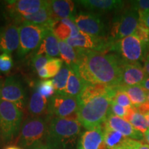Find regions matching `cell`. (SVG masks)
Instances as JSON below:
<instances>
[{
  "label": "cell",
  "mask_w": 149,
  "mask_h": 149,
  "mask_svg": "<svg viewBox=\"0 0 149 149\" xmlns=\"http://www.w3.org/2000/svg\"><path fill=\"white\" fill-rule=\"evenodd\" d=\"M77 50L78 60L72 69L86 83L114 88L120 86L124 63L116 54L109 51Z\"/></svg>",
  "instance_id": "1"
},
{
  "label": "cell",
  "mask_w": 149,
  "mask_h": 149,
  "mask_svg": "<svg viewBox=\"0 0 149 149\" xmlns=\"http://www.w3.org/2000/svg\"><path fill=\"white\" fill-rule=\"evenodd\" d=\"M116 88L102 84H87L77 96V120L87 130L103 126L111 114Z\"/></svg>",
  "instance_id": "2"
},
{
  "label": "cell",
  "mask_w": 149,
  "mask_h": 149,
  "mask_svg": "<svg viewBox=\"0 0 149 149\" xmlns=\"http://www.w3.org/2000/svg\"><path fill=\"white\" fill-rule=\"evenodd\" d=\"M81 129L77 119L49 117L44 144L48 149H76Z\"/></svg>",
  "instance_id": "3"
},
{
  "label": "cell",
  "mask_w": 149,
  "mask_h": 149,
  "mask_svg": "<svg viewBox=\"0 0 149 149\" xmlns=\"http://www.w3.org/2000/svg\"><path fill=\"white\" fill-rule=\"evenodd\" d=\"M49 116L29 117L22 124L17 138V144L22 149H32L44 144L47 134Z\"/></svg>",
  "instance_id": "4"
},
{
  "label": "cell",
  "mask_w": 149,
  "mask_h": 149,
  "mask_svg": "<svg viewBox=\"0 0 149 149\" xmlns=\"http://www.w3.org/2000/svg\"><path fill=\"white\" fill-rule=\"evenodd\" d=\"M149 50L135 35L111 42L109 52L116 54L124 64H140Z\"/></svg>",
  "instance_id": "5"
},
{
  "label": "cell",
  "mask_w": 149,
  "mask_h": 149,
  "mask_svg": "<svg viewBox=\"0 0 149 149\" xmlns=\"http://www.w3.org/2000/svg\"><path fill=\"white\" fill-rule=\"evenodd\" d=\"M23 112L11 102L0 100V131L5 142L12 140L21 129Z\"/></svg>",
  "instance_id": "6"
},
{
  "label": "cell",
  "mask_w": 149,
  "mask_h": 149,
  "mask_svg": "<svg viewBox=\"0 0 149 149\" xmlns=\"http://www.w3.org/2000/svg\"><path fill=\"white\" fill-rule=\"evenodd\" d=\"M48 29L50 28L29 22L19 24V44L17 49L19 58L37 50Z\"/></svg>",
  "instance_id": "7"
},
{
  "label": "cell",
  "mask_w": 149,
  "mask_h": 149,
  "mask_svg": "<svg viewBox=\"0 0 149 149\" xmlns=\"http://www.w3.org/2000/svg\"><path fill=\"white\" fill-rule=\"evenodd\" d=\"M139 23V13L133 8H129L117 16L112 24L109 36L110 42H114L124 37L133 35Z\"/></svg>",
  "instance_id": "8"
},
{
  "label": "cell",
  "mask_w": 149,
  "mask_h": 149,
  "mask_svg": "<svg viewBox=\"0 0 149 149\" xmlns=\"http://www.w3.org/2000/svg\"><path fill=\"white\" fill-rule=\"evenodd\" d=\"M77 97L56 94L49 100L48 116L77 119Z\"/></svg>",
  "instance_id": "9"
},
{
  "label": "cell",
  "mask_w": 149,
  "mask_h": 149,
  "mask_svg": "<svg viewBox=\"0 0 149 149\" xmlns=\"http://www.w3.org/2000/svg\"><path fill=\"white\" fill-rule=\"evenodd\" d=\"M74 22L81 32L95 37H106L107 28L100 15L79 12L74 15Z\"/></svg>",
  "instance_id": "10"
},
{
  "label": "cell",
  "mask_w": 149,
  "mask_h": 149,
  "mask_svg": "<svg viewBox=\"0 0 149 149\" xmlns=\"http://www.w3.org/2000/svg\"><path fill=\"white\" fill-rule=\"evenodd\" d=\"M66 43L72 48L80 50L96 51H109L111 43L107 37H99L79 31L77 36L70 37Z\"/></svg>",
  "instance_id": "11"
},
{
  "label": "cell",
  "mask_w": 149,
  "mask_h": 149,
  "mask_svg": "<svg viewBox=\"0 0 149 149\" xmlns=\"http://www.w3.org/2000/svg\"><path fill=\"white\" fill-rule=\"evenodd\" d=\"M1 100L11 102L22 111H24L25 107V91L19 79L11 76L3 81Z\"/></svg>",
  "instance_id": "12"
},
{
  "label": "cell",
  "mask_w": 149,
  "mask_h": 149,
  "mask_svg": "<svg viewBox=\"0 0 149 149\" xmlns=\"http://www.w3.org/2000/svg\"><path fill=\"white\" fill-rule=\"evenodd\" d=\"M48 1L44 0H17L6 1L7 13L8 16L16 21L18 18L31 15L37 13L47 4Z\"/></svg>",
  "instance_id": "13"
},
{
  "label": "cell",
  "mask_w": 149,
  "mask_h": 149,
  "mask_svg": "<svg viewBox=\"0 0 149 149\" xmlns=\"http://www.w3.org/2000/svg\"><path fill=\"white\" fill-rule=\"evenodd\" d=\"M19 24L13 22L0 29V52L10 54L18 49Z\"/></svg>",
  "instance_id": "14"
},
{
  "label": "cell",
  "mask_w": 149,
  "mask_h": 149,
  "mask_svg": "<svg viewBox=\"0 0 149 149\" xmlns=\"http://www.w3.org/2000/svg\"><path fill=\"white\" fill-rule=\"evenodd\" d=\"M103 128L104 141L108 149H139L142 146L141 141L129 138L104 126Z\"/></svg>",
  "instance_id": "15"
},
{
  "label": "cell",
  "mask_w": 149,
  "mask_h": 149,
  "mask_svg": "<svg viewBox=\"0 0 149 149\" xmlns=\"http://www.w3.org/2000/svg\"><path fill=\"white\" fill-rule=\"evenodd\" d=\"M103 126L106 128L119 132L129 138L141 142L144 141V134L134 128L128 121L114 115L110 114Z\"/></svg>",
  "instance_id": "16"
},
{
  "label": "cell",
  "mask_w": 149,
  "mask_h": 149,
  "mask_svg": "<svg viewBox=\"0 0 149 149\" xmlns=\"http://www.w3.org/2000/svg\"><path fill=\"white\" fill-rule=\"evenodd\" d=\"M76 149H108L104 141L103 126L82 132Z\"/></svg>",
  "instance_id": "17"
},
{
  "label": "cell",
  "mask_w": 149,
  "mask_h": 149,
  "mask_svg": "<svg viewBox=\"0 0 149 149\" xmlns=\"http://www.w3.org/2000/svg\"><path fill=\"white\" fill-rule=\"evenodd\" d=\"M148 76L141 64H124L118 87L139 86Z\"/></svg>",
  "instance_id": "18"
},
{
  "label": "cell",
  "mask_w": 149,
  "mask_h": 149,
  "mask_svg": "<svg viewBox=\"0 0 149 149\" xmlns=\"http://www.w3.org/2000/svg\"><path fill=\"white\" fill-rule=\"evenodd\" d=\"M76 2L87 10L99 12L119 10L124 6V1L120 0H81Z\"/></svg>",
  "instance_id": "19"
},
{
  "label": "cell",
  "mask_w": 149,
  "mask_h": 149,
  "mask_svg": "<svg viewBox=\"0 0 149 149\" xmlns=\"http://www.w3.org/2000/svg\"><path fill=\"white\" fill-rule=\"evenodd\" d=\"M35 55H44L48 58H53L59 55L58 39L51 29L46 31L40 46L35 51Z\"/></svg>",
  "instance_id": "20"
},
{
  "label": "cell",
  "mask_w": 149,
  "mask_h": 149,
  "mask_svg": "<svg viewBox=\"0 0 149 149\" xmlns=\"http://www.w3.org/2000/svg\"><path fill=\"white\" fill-rule=\"evenodd\" d=\"M52 18L53 20H61L73 17L74 1L70 0H52L49 1Z\"/></svg>",
  "instance_id": "21"
},
{
  "label": "cell",
  "mask_w": 149,
  "mask_h": 149,
  "mask_svg": "<svg viewBox=\"0 0 149 149\" xmlns=\"http://www.w3.org/2000/svg\"><path fill=\"white\" fill-rule=\"evenodd\" d=\"M53 21L49 6V1H48L47 4L37 13L31 15L21 17L15 21V22L18 24H21L22 22H29L37 25L48 27L51 29V25Z\"/></svg>",
  "instance_id": "22"
},
{
  "label": "cell",
  "mask_w": 149,
  "mask_h": 149,
  "mask_svg": "<svg viewBox=\"0 0 149 149\" xmlns=\"http://www.w3.org/2000/svg\"><path fill=\"white\" fill-rule=\"evenodd\" d=\"M49 100L43 97L38 91H34L30 97L28 110L31 117H42L47 114Z\"/></svg>",
  "instance_id": "23"
},
{
  "label": "cell",
  "mask_w": 149,
  "mask_h": 149,
  "mask_svg": "<svg viewBox=\"0 0 149 149\" xmlns=\"http://www.w3.org/2000/svg\"><path fill=\"white\" fill-rule=\"evenodd\" d=\"M88 84L77 74V72L73 69L70 68L69 77L66 89H65L64 94L65 95H69L72 97H77L81 93L84 88Z\"/></svg>",
  "instance_id": "24"
},
{
  "label": "cell",
  "mask_w": 149,
  "mask_h": 149,
  "mask_svg": "<svg viewBox=\"0 0 149 149\" xmlns=\"http://www.w3.org/2000/svg\"><path fill=\"white\" fill-rule=\"evenodd\" d=\"M120 88L126 93L129 97L130 102L134 108H138L147 102V91L139 86H132L126 87H116Z\"/></svg>",
  "instance_id": "25"
},
{
  "label": "cell",
  "mask_w": 149,
  "mask_h": 149,
  "mask_svg": "<svg viewBox=\"0 0 149 149\" xmlns=\"http://www.w3.org/2000/svg\"><path fill=\"white\" fill-rule=\"evenodd\" d=\"M59 48L61 60L64 61L66 66L71 68H73L77 64L78 60L77 50L70 46L66 42L62 41H59Z\"/></svg>",
  "instance_id": "26"
},
{
  "label": "cell",
  "mask_w": 149,
  "mask_h": 149,
  "mask_svg": "<svg viewBox=\"0 0 149 149\" xmlns=\"http://www.w3.org/2000/svg\"><path fill=\"white\" fill-rule=\"evenodd\" d=\"M124 120L128 121L134 128L143 134L148 129L144 114L135 108L130 109L129 113Z\"/></svg>",
  "instance_id": "27"
},
{
  "label": "cell",
  "mask_w": 149,
  "mask_h": 149,
  "mask_svg": "<svg viewBox=\"0 0 149 149\" xmlns=\"http://www.w3.org/2000/svg\"><path fill=\"white\" fill-rule=\"evenodd\" d=\"M70 69V67L66 66V65L62 66V68H61L58 73L56 74L53 77V79H52L55 88L56 94H64L68 77H69Z\"/></svg>",
  "instance_id": "28"
},
{
  "label": "cell",
  "mask_w": 149,
  "mask_h": 149,
  "mask_svg": "<svg viewBox=\"0 0 149 149\" xmlns=\"http://www.w3.org/2000/svg\"><path fill=\"white\" fill-rule=\"evenodd\" d=\"M51 30L58 40L65 42L71 36V30L61 20H54L51 25Z\"/></svg>",
  "instance_id": "29"
},
{
  "label": "cell",
  "mask_w": 149,
  "mask_h": 149,
  "mask_svg": "<svg viewBox=\"0 0 149 149\" xmlns=\"http://www.w3.org/2000/svg\"><path fill=\"white\" fill-rule=\"evenodd\" d=\"M37 91L43 97L47 99L53 97L56 93L53 80L47 79L42 80L37 84Z\"/></svg>",
  "instance_id": "30"
},
{
  "label": "cell",
  "mask_w": 149,
  "mask_h": 149,
  "mask_svg": "<svg viewBox=\"0 0 149 149\" xmlns=\"http://www.w3.org/2000/svg\"><path fill=\"white\" fill-rule=\"evenodd\" d=\"M113 102L126 109L134 108L126 93L120 88H116V93L113 99Z\"/></svg>",
  "instance_id": "31"
},
{
  "label": "cell",
  "mask_w": 149,
  "mask_h": 149,
  "mask_svg": "<svg viewBox=\"0 0 149 149\" xmlns=\"http://www.w3.org/2000/svg\"><path fill=\"white\" fill-rule=\"evenodd\" d=\"M63 61L59 58H51L48 61L47 64L45 66L46 69L47 70L49 77H55L58 73L59 70L62 68Z\"/></svg>",
  "instance_id": "32"
},
{
  "label": "cell",
  "mask_w": 149,
  "mask_h": 149,
  "mask_svg": "<svg viewBox=\"0 0 149 149\" xmlns=\"http://www.w3.org/2000/svg\"><path fill=\"white\" fill-rule=\"evenodd\" d=\"M134 35H135L138 38L147 46L149 50V29L147 28L144 24L139 22Z\"/></svg>",
  "instance_id": "33"
},
{
  "label": "cell",
  "mask_w": 149,
  "mask_h": 149,
  "mask_svg": "<svg viewBox=\"0 0 149 149\" xmlns=\"http://www.w3.org/2000/svg\"><path fill=\"white\" fill-rule=\"evenodd\" d=\"M13 65V61L10 54L3 53L0 55V71L7 73L11 70Z\"/></svg>",
  "instance_id": "34"
},
{
  "label": "cell",
  "mask_w": 149,
  "mask_h": 149,
  "mask_svg": "<svg viewBox=\"0 0 149 149\" xmlns=\"http://www.w3.org/2000/svg\"><path fill=\"white\" fill-rule=\"evenodd\" d=\"M130 109H126L118 104L112 102L111 107V114L114 115L115 116H117L121 118L125 119L127 116L128 113H129Z\"/></svg>",
  "instance_id": "35"
},
{
  "label": "cell",
  "mask_w": 149,
  "mask_h": 149,
  "mask_svg": "<svg viewBox=\"0 0 149 149\" xmlns=\"http://www.w3.org/2000/svg\"><path fill=\"white\" fill-rule=\"evenodd\" d=\"M50 58L44 55H35L32 59V66L33 68L38 72L39 70L45 67Z\"/></svg>",
  "instance_id": "36"
},
{
  "label": "cell",
  "mask_w": 149,
  "mask_h": 149,
  "mask_svg": "<svg viewBox=\"0 0 149 149\" xmlns=\"http://www.w3.org/2000/svg\"><path fill=\"white\" fill-rule=\"evenodd\" d=\"M130 4L131 8L137 12H144L149 10V0H135L130 1Z\"/></svg>",
  "instance_id": "37"
},
{
  "label": "cell",
  "mask_w": 149,
  "mask_h": 149,
  "mask_svg": "<svg viewBox=\"0 0 149 149\" xmlns=\"http://www.w3.org/2000/svg\"><path fill=\"white\" fill-rule=\"evenodd\" d=\"M61 20L63 23L68 26L70 28V29L71 30V36H70V37H74L77 36L80 31L79 30V29H78V27L77 26V25H76V24L74 23V17L71 18L63 19H61Z\"/></svg>",
  "instance_id": "38"
},
{
  "label": "cell",
  "mask_w": 149,
  "mask_h": 149,
  "mask_svg": "<svg viewBox=\"0 0 149 149\" xmlns=\"http://www.w3.org/2000/svg\"><path fill=\"white\" fill-rule=\"evenodd\" d=\"M139 16V22L143 23L149 29V10L144 12H138Z\"/></svg>",
  "instance_id": "39"
},
{
  "label": "cell",
  "mask_w": 149,
  "mask_h": 149,
  "mask_svg": "<svg viewBox=\"0 0 149 149\" xmlns=\"http://www.w3.org/2000/svg\"><path fill=\"white\" fill-rule=\"evenodd\" d=\"M37 74H38V75L40 76V77L42 78V79H46L47 78H49V75H48V71L46 69L45 67H44V68H42V69L39 70V71L37 72Z\"/></svg>",
  "instance_id": "40"
},
{
  "label": "cell",
  "mask_w": 149,
  "mask_h": 149,
  "mask_svg": "<svg viewBox=\"0 0 149 149\" xmlns=\"http://www.w3.org/2000/svg\"><path fill=\"white\" fill-rule=\"evenodd\" d=\"M139 86L142 88H144V90L149 91V76L145 78L144 81H143Z\"/></svg>",
  "instance_id": "41"
},
{
  "label": "cell",
  "mask_w": 149,
  "mask_h": 149,
  "mask_svg": "<svg viewBox=\"0 0 149 149\" xmlns=\"http://www.w3.org/2000/svg\"><path fill=\"white\" fill-rule=\"evenodd\" d=\"M144 68L147 74L149 76V54L146 57V60H145L144 64Z\"/></svg>",
  "instance_id": "42"
},
{
  "label": "cell",
  "mask_w": 149,
  "mask_h": 149,
  "mask_svg": "<svg viewBox=\"0 0 149 149\" xmlns=\"http://www.w3.org/2000/svg\"><path fill=\"white\" fill-rule=\"evenodd\" d=\"M144 141L149 144V128L144 133Z\"/></svg>",
  "instance_id": "43"
},
{
  "label": "cell",
  "mask_w": 149,
  "mask_h": 149,
  "mask_svg": "<svg viewBox=\"0 0 149 149\" xmlns=\"http://www.w3.org/2000/svg\"><path fill=\"white\" fill-rule=\"evenodd\" d=\"M32 149H48V148L45 144H42L38 145V146H36L35 147H34V148H33Z\"/></svg>",
  "instance_id": "44"
},
{
  "label": "cell",
  "mask_w": 149,
  "mask_h": 149,
  "mask_svg": "<svg viewBox=\"0 0 149 149\" xmlns=\"http://www.w3.org/2000/svg\"><path fill=\"white\" fill-rule=\"evenodd\" d=\"M143 114H144L145 118H146V123H147V126H148V127L149 128V111L145 112V113H143Z\"/></svg>",
  "instance_id": "45"
},
{
  "label": "cell",
  "mask_w": 149,
  "mask_h": 149,
  "mask_svg": "<svg viewBox=\"0 0 149 149\" xmlns=\"http://www.w3.org/2000/svg\"><path fill=\"white\" fill-rule=\"evenodd\" d=\"M4 149H22L20 147H18V146H7Z\"/></svg>",
  "instance_id": "46"
},
{
  "label": "cell",
  "mask_w": 149,
  "mask_h": 149,
  "mask_svg": "<svg viewBox=\"0 0 149 149\" xmlns=\"http://www.w3.org/2000/svg\"><path fill=\"white\" fill-rule=\"evenodd\" d=\"M139 149H149V144H143Z\"/></svg>",
  "instance_id": "47"
},
{
  "label": "cell",
  "mask_w": 149,
  "mask_h": 149,
  "mask_svg": "<svg viewBox=\"0 0 149 149\" xmlns=\"http://www.w3.org/2000/svg\"><path fill=\"white\" fill-rule=\"evenodd\" d=\"M3 81L0 79V100H1V88H2V85H3Z\"/></svg>",
  "instance_id": "48"
},
{
  "label": "cell",
  "mask_w": 149,
  "mask_h": 149,
  "mask_svg": "<svg viewBox=\"0 0 149 149\" xmlns=\"http://www.w3.org/2000/svg\"><path fill=\"white\" fill-rule=\"evenodd\" d=\"M146 96H147V105H148V107L149 108V91H147Z\"/></svg>",
  "instance_id": "49"
},
{
  "label": "cell",
  "mask_w": 149,
  "mask_h": 149,
  "mask_svg": "<svg viewBox=\"0 0 149 149\" xmlns=\"http://www.w3.org/2000/svg\"><path fill=\"white\" fill-rule=\"evenodd\" d=\"M1 139V131H0V140Z\"/></svg>",
  "instance_id": "50"
}]
</instances>
